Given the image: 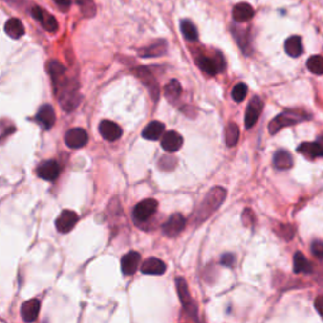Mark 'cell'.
<instances>
[{
  "mask_svg": "<svg viewBox=\"0 0 323 323\" xmlns=\"http://www.w3.org/2000/svg\"><path fill=\"white\" fill-rule=\"evenodd\" d=\"M225 198H226V190L224 187L217 186V187H214L211 191H209V194H206L202 203L199 205L196 215H194L197 224L206 221L214 212L217 211L218 207L224 203Z\"/></svg>",
  "mask_w": 323,
  "mask_h": 323,
  "instance_id": "cell-1",
  "label": "cell"
},
{
  "mask_svg": "<svg viewBox=\"0 0 323 323\" xmlns=\"http://www.w3.org/2000/svg\"><path fill=\"white\" fill-rule=\"evenodd\" d=\"M311 119V115L303 110H285L281 114L277 115L270 123H269V133L277 134L281 129L292 125L299 124L303 121H307Z\"/></svg>",
  "mask_w": 323,
  "mask_h": 323,
  "instance_id": "cell-2",
  "label": "cell"
},
{
  "mask_svg": "<svg viewBox=\"0 0 323 323\" xmlns=\"http://www.w3.org/2000/svg\"><path fill=\"white\" fill-rule=\"evenodd\" d=\"M197 65L203 72L207 75L215 76L217 75L218 72L225 70V61L224 56L221 53H216V57H209V56H201L197 58Z\"/></svg>",
  "mask_w": 323,
  "mask_h": 323,
  "instance_id": "cell-3",
  "label": "cell"
},
{
  "mask_svg": "<svg viewBox=\"0 0 323 323\" xmlns=\"http://www.w3.org/2000/svg\"><path fill=\"white\" fill-rule=\"evenodd\" d=\"M157 209H158V202L155 199L153 198L144 199V201L139 202L135 207H134V211H133L134 221L138 222V224L148 221L151 216H154V214L157 212Z\"/></svg>",
  "mask_w": 323,
  "mask_h": 323,
  "instance_id": "cell-4",
  "label": "cell"
},
{
  "mask_svg": "<svg viewBox=\"0 0 323 323\" xmlns=\"http://www.w3.org/2000/svg\"><path fill=\"white\" fill-rule=\"evenodd\" d=\"M175 285H177V292H178L179 301L183 304L184 309L190 313V316H192L194 318L197 317V307L194 304V299L191 297L190 290H188L187 283L183 278H177L175 279Z\"/></svg>",
  "mask_w": 323,
  "mask_h": 323,
  "instance_id": "cell-5",
  "label": "cell"
},
{
  "mask_svg": "<svg viewBox=\"0 0 323 323\" xmlns=\"http://www.w3.org/2000/svg\"><path fill=\"white\" fill-rule=\"evenodd\" d=\"M186 218L181 214L172 215L162 226V231L168 237H175L182 233L186 227Z\"/></svg>",
  "mask_w": 323,
  "mask_h": 323,
  "instance_id": "cell-6",
  "label": "cell"
},
{
  "mask_svg": "<svg viewBox=\"0 0 323 323\" xmlns=\"http://www.w3.org/2000/svg\"><path fill=\"white\" fill-rule=\"evenodd\" d=\"M77 222H79V215L71 210H64L56 220V229L58 233L67 234L76 226Z\"/></svg>",
  "mask_w": 323,
  "mask_h": 323,
  "instance_id": "cell-7",
  "label": "cell"
},
{
  "mask_svg": "<svg viewBox=\"0 0 323 323\" xmlns=\"http://www.w3.org/2000/svg\"><path fill=\"white\" fill-rule=\"evenodd\" d=\"M263 100L260 99L259 96H254L250 100V103L246 108V114H245V127L248 129H250L257 124L258 119L263 111Z\"/></svg>",
  "mask_w": 323,
  "mask_h": 323,
  "instance_id": "cell-8",
  "label": "cell"
},
{
  "mask_svg": "<svg viewBox=\"0 0 323 323\" xmlns=\"http://www.w3.org/2000/svg\"><path fill=\"white\" fill-rule=\"evenodd\" d=\"M65 142H66L67 147H70L72 149H79L87 144L88 135L81 128H73L66 133Z\"/></svg>",
  "mask_w": 323,
  "mask_h": 323,
  "instance_id": "cell-9",
  "label": "cell"
},
{
  "mask_svg": "<svg viewBox=\"0 0 323 323\" xmlns=\"http://www.w3.org/2000/svg\"><path fill=\"white\" fill-rule=\"evenodd\" d=\"M30 14L33 15V18H36L37 21L40 22L45 30H48V32H56V30L58 29V23L55 17L49 14L48 12H45L41 6H33L32 10H30Z\"/></svg>",
  "mask_w": 323,
  "mask_h": 323,
  "instance_id": "cell-10",
  "label": "cell"
},
{
  "mask_svg": "<svg viewBox=\"0 0 323 323\" xmlns=\"http://www.w3.org/2000/svg\"><path fill=\"white\" fill-rule=\"evenodd\" d=\"M60 164L56 160H45L37 168V175L44 181H55L60 175Z\"/></svg>",
  "mask_w": 323,
  "mask_h": 323,
  "instance_id": "cell-11",
  "label": "cell"
},
{
  "mask_svg": "<svg viewBox=\"0 0 323 323\" xmlns=\"http://www.w3.org/2000/svg\"><path fill=\"white\" fill-rule=\"evenodd\" d=\"M297 151L304 155L305 158L313 160L317 158L323 157V138H321L317 142L311 143H302L297 148Z\"/></svg>",
  "mask_w": 323,
  "mask_h": 323,
  "instance_id": "cell-12",
  "label": "cell"
},
{
  "mask_svg": "<svg viewBox=\"0 0 323 323\" xmlns=\"http://www.w3.org/2000/svg\"><path fill=\"white\" fill-rule=\"evenodd\" d=\"M99 131L105 140L115 142L123 135V130L116 123L110 120H103L99 125Z\"/></svg>",
  "mask_w": 323,
  "mask_h": 323,
  "instance_id": "cell-13",
  "label": "cell"
},
{
  "mask_svg": "<svg viewBox=\"0 0 323 323\" xmlns=\"http://www.w3.org/2000/svg\"><path fill=\"white\" fill-rule=\"evenodd\" d=\"M183 145V138L181 134L177 131H167L162 136V148L168 153H174V151H179L181 147Z\"/></svg>",
  "mask_w": 323,
  "mask_h": 323,
  "instance_id": "cell-14",
  "label": "cell"
},
{
  "mask_svg": "<svg viewBox=\"0 0 323 323\" xmlns=\"http://www.w3.org/2000/svg\"><path fill=\"white\" fill-rule=\"evenodd\" d=\"M140 254L138 251H129L121 258V270L125 275H133L140 264Z\"/></svg>",
  "mask_w": 323,
  "mask_h": 323,
  "instance_id": "cell-15",
  "label": "cell"
},
{
  "mask_svg": "<svg viewBox=\"0 0 323 323\" xmlns=\"http://www.w3.org/2000/svg\"><path fill=\"white\" fill-rule=\"evenodd\" d=\"M36 120L38 124L42 125L44 129H51L53 125H55L56 121V114L55 110L52 108L51 105H42L38 110L36 115Z\"/></svg>",
  "mask_w": 323,
  "mask_h": 323,
  "instance_id": "cell-16",
  "label": "cell"
},
{
  "mask_svg": "<svg viewBox=\"0 0 323 323\" xmlns=\"http://www.w3.org/2000/svg\"><path fill=\"white\" fill-rule=\"evenodd\" d=\"M136 75L145 84V86L148 87L149 92H151V96L157 101L159 99V86H158L157 81L154 80L153 75H151L149 71H147V68L144 67H140L136 70Z\"/></svg>",
  "mask_w": 323,
  "mask_h": 323,
  "instance_id": "cell-17",
  "label": "cell"
},
{
  "mask_svg": "<svg viewBox=\"0 0 323 323\" xmlns=\"http://www.w3.org/2000/svg\"><path fill=\"white\" fill-rule=\"evenodd\" d=\"M40 308L41 303L38 299H30V301L23 303L21 308V314L23 321L28 323L36 321L37 317H38V313H40Z\"/></svg>",
  "mask_w": 323,
  "mask_h": 323,
  "instance_id": "cell-18",
  "label": "cell"
},
{
  "mask_svg": "<svg viewBox=\"0 0 323 323\" xmlns=\"http://www.w3.org/2000/svg\"><path fill=\"white\" fill-rule=\"evenodd\" d=\"M166 264L158 258H149L142 264V273L148 275H162L166 273Z\"/></svg>",
  "mask_w": 323,
  "mask_h": 323,
  "instance_id": "cell-19",
  "label": "cell"
},
{
  "mask_svg": "<svg viewBox=\"0 0 323 323\" xmlns=\"http://www.w3.org/2000/svg\"><path fill=\"white\" fill-rule=\"evenodd\" d=\"M293 157L290 155V153H288L287 151L280 149L274 154L273 157V164L277 169L279 171H287L293 167Z\"/></svg>",
  "mask_w": 323,
  "mask_h": 323,
  "instance_id": "cell-20",
  "label": "cell"
},
{
  "mask_svg": "<svg viewBox=\"0 0 323 323\" xmlns=\"http://www.w3.org/2000/svg\"><path fill=\"white\" fill-rule=\"evenodd\" d=\"M293 270L296 274H308L313 272L312 264L307 258L303 255V253L297 251L293 257Z\"/></svg>",
  "mask_w": 323,
  "mask_h": 323,
  "instance_id": "cell-21",
  "label": "cell"
},
{
  "mask_svg": "<svg viewBox=\"0 0 323 323\" xmlns=\"http://www.w3.org/2000/svg\"><path fill=\"white\" fill-rule=\"evenodd\" d=\"M233 17L236 22L242 23V22L250 21L254 17L253 6L248 3H240L235 5L233 10Z\"/></svg>",
  "mask_w": 323,
  "mask_h": 323,
  "instance_id": "cell-22",
  "label": "cell"
},
{
  "mask_svg": "<svg viewBox=\"0 0 323 323\" xmlns=\"http://www.w3.org/2000/svg\"><path fill=\"white\" fill-rule=\"evenodd\" d=\"M284 48L287 55H289L290 57L297 58L303 53V43L302 38L298 36H292L289 37L287 41H285V44H284Z\"/></svg>",
  "mask_w": 323,
  "mask_h": 323,
  "instance_id": "cell-23",
  "label": "cell"
},
{
  "mask_svg": "<svg viewBox=\"0 0 323 323\" xmlns=\"http://www.w3.org/2000/svg\"><path fill=\"white\" fill-rule=\"evenodd\" d=\"M4 29H5V33L13 40H19L24 34V25L18 18L9 19L4 25Z\"/></svg>",
  "mask_w": 323,
  "mask_h": 323,
  "instance_id": "cell-24",
  "label": "cell"
},
{
  "mask_svg": "<svg viewBox=\"0 0 323 323\" xmlns=\"http://www.w3.org/2000/svg\"><path fill=\"white\" fill-rule=\"evenodd\" d=\"M164 134V124L160 121H151L143 130V138L148 140H158Z\"/></svg>",
  "mask_w": 323,
  "mask_h": 323,
  "instance_id": "cell-25",
  "label": "cell"
},
{
  "mask_svg": "<svg viewBox=\"0 0 323 323\" xmlns=\"http://www.w3.org/2000/svg\"><path fill=\"white\" fill-rule=\"evenodd\" d=\"M181 94V84H179L177 80H171V81L166 85V87H164V96H166L171 103H174L175 100H178Z\"/></svg>",
  "mask_w": 323,
  "mask_h": 323,
  "instance_id": "cell-26",
  "label": "cell"
},
{
  "mask_svg": "<svg viewBox=\"0 0 323 323\" xmlns=\"http://www.w3.org/2000/svg\"><path fill=\"white\" fill-rule=\"evenodd\" d=\"M166 42L159 41V42L154 43V44L148 47V48L143 49V51L140 52V56H143V57H157V56L164 55V53H166Z\"/></svg>",
  "mask_w": 323,
  "mask_h": 323,
  "instance_id": "cell-27",
  "label": "cell"
},
{
  "mask_svg": "<svg viewBox=\"0 0 323 323\" xmlns=\"http://www.w3.org/2000/svg\"><path fill=\"white\" fill-rule=\"evenodd\" d=\"M181 32L187 41H197L198 40V32H197L196 25L190 21L181 22Z\"/></svg>",
  "mask_w": 323,
  "mask_h": 323,
  "instance_id": "cell-28",
  "label": "cell"
},
{
  "mask_svg": "<svg viewBox=\"0 0 323 323\" xmlns=\"http://www.w3.org/2000/svg\"><path fill=\"white\" fill-rule=\"evenodd\" d=\"M240 136L239 127L235 123H229L226 127V131H225V138H226L227 147H234L236 145Z\"/></svg>",
  "mask_w": 323,
  "mask_h": 323,
  "instance_id": "cell-29",
  "label": "cell"
},
{
  "mask_svg": "<svg viewBox=\"0 0 323 323\" xmlns=\"http://www.w3.org/2000/svg\"><path fill=\"white\" fill-rule=\"evenodd\" d=\"M307 68L314 75H323V57L322 56H312L307 61Z\"/></svg>",
  "mask_w": 323,
  "mask_h": 323,
  "instance_id": "cell-30",
  "label": "cell"
},
{
  "mask_svg": "<svg viewBox=\"0 0 323 323\" xmlns=\"http://www.w3.org/2000/svg\"><path fill=\"white\" fill-rule=\"evenodd\" d=\"M76 4L80 6V9H81L82 14L85 17H94L95 13H96V6H95L94 0H75Z\"/></svg>",
  "mask_w": 323,
  "mask_h": 323,
  "instance_id": "cell-31",
  "label": "cell"
},
{
  "mask_svg": "<svg viewBox=\"0 0 323 323\" xmlns=\"http://www.w3.org/2000/svg\"><path fill=\"white\" fill-rule=\"evenodd\" d=\"M277 234H278L279 236H280L281 239L287 240V241H289V240H292L294 237V235H296V229H294L292 225H283L280 224L278 226V229H277Z\"/></svg>",
  "mask_w": 323,
  "mask_h": 323,
  "instance_id": "cell-32",
  "label": "cell"
},
{
  "mask_svg": "<svg viewBox=\"0 0 323 323\" xmlns=\"http://www.w3.org/2000/svg\"><path fill=\"white\" fill-rule=\"evenodd\" d=\"M246 94H248V86L241 82V84L235 85V87L233 88V92H231V96L236 103H241L246 97Z\"/></svg>",
  "mask_w": 323,
  "mask_h": 323,
  "instance_id": "cell-33",
  "label": "cell"
},
{
  "mask_svg": "<svg viewBox=\"0 0 323 323\" xmlns=\"http://www.w3.org/2000/svg\"><path fill=\"white\" fill-rule=\"evenodd\" d=\"M175 164H177V160L173 157H169V155H164L158 162V167L162 171H172V169H174Z\"/></svg>",
  "mask_w": 323,
  "mask_h": 323,
  "instance_id": "cell-34",
  "label": "cell"
},
{
  "mask_svg": "<svg viewBox=\"0 0 323 323\" xmlns=\"http://www.w3.org/2000/svg\"><path fill=\"white\" fill-rule=\"evenodd\" d=\"M311 253L314 258L323 259V240H314L311 244Z\"/></svg>",
  "mask_w": 323,
  "mask_h": 323,
  "instance_id": "cell-35",
  "label": "cell"
},
{
  "mask_svg": "<svg viewBox=\"0 0 323 323\" xmlns=\"http://www.w3.org/2000/svg\"><path fill=\"white\" fill-rule=\"evenodd\" d=\"M234 261H235V258H234L233 254H224L221 258V264L227 266V268H231L234 265Z\"/></svg>",
  "mask_w": 323,
  "mask_h": 323,
  "instance_id": "cell-36",
  "label": "cell"
},
{
  "mask_svg": "<svg viewBox=\"0 0 323 323\" xmlns=\"http://www.w3.org/2000/svg\"><path fill=\"white\" fill-rule=\"evenodd\" d=\"M53 1H55L56 5H57L61 10H64V12L68 10V8L71 6V0H53Z\"/></svg>",
  "mask_w": 323,
  "mask_h": 323,
  "instance_id": "cell-37",
  "label": "cell"
},
{
  "mask_svg": "<svg viewBox=\"0 0 323 323\" xmlns=\"http://www.w3.org/2000/svg\"><path fill=\"white\" fill-rule=\"evenodd\" d=\"M314 308L323 317V296H320L314 299Z\"/></svg>",
  "mask_w": 323,
  "mask_h": 323,
  "instance_id": "cell-38",
  "label": "cell"
}]
</instances>
